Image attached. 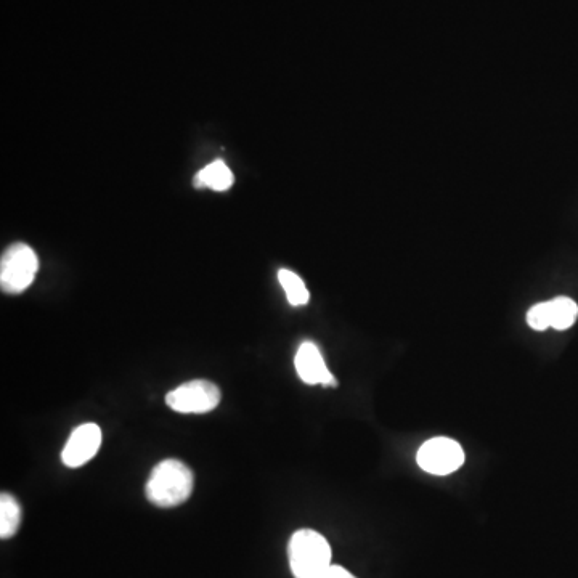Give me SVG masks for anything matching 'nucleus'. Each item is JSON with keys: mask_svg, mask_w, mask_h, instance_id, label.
I'll list each match as a JSON object with an SVG mask.
<instances>
[{"mask_svg": "<svg viewBox=\"0 0 578 578\" xmlns=\"http://www.w3.org/2000/svg\"><path fill=\"white\" fill-rule=\"evenodd\" d=\"M193 485L192 469L179 460H164L151 471L145 495L158 508H176L192 497Z\"/></svg>", "mask_w": 578, "mask_h": 578, "instance_id": "nucleus-1", "label": "nucleus"}, {"mask_svg": "<svg viewBox=\"0 0 578 578\" xmlns=\"http://www.w3.org/2000/svg\"><path fill=\"white\" fill-rule=\"evenodd\" d=\"M288 561L294 578H322L333 566L330 543L315 530H298L289 538Z\"/></svg>", "mask_w": 578, "mask_h": 578, "instance_id": "nucleus-2", "label": "nucleus"}, {"mask_svg": "<svg viewBox=\"0 0 578 578\" xmlns=\"http://www.w3.org/2000/svg\"><path fill=\"white\" fill-rule=\"evenodd\" d=\"M39 269L34 249L25 243H15L5 251L0 261V286L9 294H20L33 285Z\"/></svg>", "mask_w": 578, "mask_h": 578, "instance_id": "nucleus-3", "label": "nucleus"}, {"mask_svg": "<svg viewBox=\"0 0 578 578\" xmlns=\"http://www.w3.org/2000/svg\"><path fill=\"white\" fill-rule=\"evenodd\" d=\"M222 392L206 379L180 384L166 395L167 407L182 415H204L219 407Z\"/></svg>", "mask_w": 578, "mask_h": 578, "instance_id": "nucleus-4", "label": "nucleus"}, {"mask_svg": "<svg viewBox=\"0 0 578 578\" xmlns=\"http://www.w3.org/2000/svg\"><path fill=\"white\" fill-rule=\"evenodd\" d=\"M416 461L424 473L432 476H448L463 466L465 452L456 440L434 437L421 445Z\"/></svg>", "mask_w": 578, "mask_h": 578, "instance_id": "nucleus-5", "label": "nucleus"}, {"mask_svg": "<svg viewBox=\"0 0 578 578\" xmlns=\"http://www.w3.org/2000/svg\"><path fill=\"white\" fill-rule=\"evenodd\" d=\"M102 447V429L95 423L81 424L71 432L62 452L66 468H81L87 465Z\"/></svg>", "mask_w": 578, "mask_h": 578, "instance_id": "nucleus-6", "label": "nucleus"}, {"mask_svg": "<svg viewBox=\"0 0 578 578\" xmlns=\"http://www.w3.org/2000/svg\"><path fill=\"white\" fill-rule=\"evenodd\" d=\"M294 367L298 371L299 378L309 386L322 384L325 387H334L338 384L326 367L322 352L314 342H302L294 359Z\"/></svg>", "mask_w": 578, "mask_h": 578, "instance_id": "nucleus-7", "label": "nucleus"}, {"mask_svg": "<svg viewBox=\"0 0 578 578\" xmlns=\"http://www.w3.org/2000/svg\"><path fill=\"white\" fill-rule=\"evenodd\" d=\"M233 172L228 169L227 164L224 161H214V163L208 164V166L201 169L193 180V185L198 188H211V190H216V192H225L228 188L232 187Z\"/></svg>", "mask_w": 578, "mask_h": 578, "instance_id": "nucleus-8", "label": "nucleus"}, {"mask_svg": "<svg viewBox=\"0 0 578 578\" xmlns=\"http://www.w3.org/2000/svg\"><path fill=\"white\" fill-rule=\"evenodd\" d=\"M21 526V505L17 498L4 492L0 495V538L15 537Z\"/></svg>", "mask_w": 578, "mask_h": 578, "instance_id": "nucleus-9", "label": "nucleus"}, {"mask_svg": "<svg viewBox=\"0 0 578 578\" xmlns=\"http://www.w3.org/2000/svg\"><path fill=\"white\" fill-rule=\"evenodd\" d=\"M551 328L558 331L569 330L578 318V306L574 299L559 296L550 301Z\"/></svg>", "mask_w": 578, "mask_h": 578, "instance_id": "nucleus-10", "label": "nucleus"}, {"mask_svg": "<svg viewBox=\"0 0 578 578\" xmlns=\"http://www.w3.org/2000/svg\"><path fill=\"white\" fill-rule=\"evenodd\" d=\"M278 281H280L281 288L285 289L286 299L291 306H306L310 299V293L306 283L302 281L298 273H294L293 270L281 269L278 272Z\"/></svg>", "mask_w": 578, "mask_h": 578, "instance_id": "nucleus-11", "label": "nucleus"}, {"mask_svg": "<svg viewBox=\"0 0 578 578\" xmlns=\"http://www.w3.org/2000/svg\"><path fill=\"white\" fill-rule=\"evenodd\" d=\"M527 325L535 331H545L551 328L550 301L540 302L530 307L527 312Z\"/></svg>", "mask_w": 578, "mask_h": 578, "instance_id": "nucleus-12", "label": "nucleus"}, {"mask_svg": "<svg viewBox=\"0 0 578 578\" xmlns=\"http://www.w3.org/2000/svg\"><path fill=\"white\" fill-rule=\"evenodd\" d=\"M322 578H357L352 575L349 570L344 569L341 566H331L330 569L326 570Z\"/></svg>", "mask_w": 578, "mask_h": 578, "instance_id": "nucleus-13", "label": "nucleus"}]
</instances>
